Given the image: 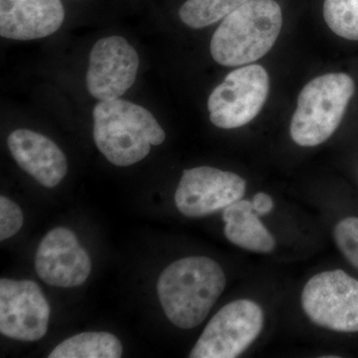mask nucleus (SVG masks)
I'll return each instance as SVG.
<instances>
[{
  "mask_svg": "<svg viewBox=\"0 0 358 358\" xmlns=\"http://www.w3.org/2000/svg\"><path fill=\"white\" fill-rule=\"evenodd\" d=\"M226 287L223 268L208 257H186L164 268L157 291L162 310L182 329L199 326Z\"/></svg>",
  "mask_w": 358,
  "mask_h": 358,
  "instance_id": "1",
  "label": "nucleus"
},
{
  "mask_svg": "<svg viewBox=\"0 0 358 358\" xmlns=\"http://www.w3.org/2000/svg\"><path fill=\"white\" fill-rule=\"evenodd\" d=\"M93 121L96 148L114 166H133L148 157L152 145L166 140L150 110L122 99L100 101L94 108Z\"/></svg>",
  "mask_w": 358,
  "mask_h": 358,
  "instance_id": "2",
  "label": "nucleus"
},
{
  "mask_svg": "<svg viewBox=\"0 0 358 358\" xmlns=\"http://www.w3.org/2000/svg\"><path fill=\"white\" fill-rule=\"evenodd\" d=\"M282 26V9L275 0H249L214 32L212 58L227 67L251 64L272 49Z\"/></svg>",
  "mask_w": 358,
  "mask_h": 358,
  "instance_id": "3",
  "label": "nucleus"
},
{
  "mask_svg": "<svg viewBox=\"0 0 358 358\" xmlns=\"http://www.w3.org/2000/svg\"><path fill=\"white\" fill-rule=\"evenodd\" d=\"M355 91L352 78L329 73L312 80L301 90L292 117V140L305 148L317 147L333 136L343 121Z\"/></svg>",
  "mask_w": 358,
  "mask_h": 358,
  "instance_id": "4",
  "label": "nucleus"
},
{
  "mask_svg": "<svg viewBox=\"0 0 358 358\" xmlns=\"http://www.w3.org/2000/svg\"><path fill=\"white\" fill-rule=\"evenodd\" d=\"M301 303L317 326L338 333H358V280L345 271L313 275L303 287Z\"/></svg>",
  "mask_w": 358,
  "mask_h": 358,
  "instance_id": "5",
  "label": "nucleus"
},
{
  "mask_svg": "<svg viewBox=\"0 0 358 358\" xmlns=\"http://www.w3.org/2000/svg\"><path fill=\"white\" fill-rule=\"evenodd\" d=\"M265 315L256 301H231L208 322L190 358H235L246 352L262 333Z\"/></svg>",
  "mask_w": 358,
  "mask_h": 358,
  "instance_id": "6",
  "label": "nucleus"
},
{
  "mask_svg": "<svg viewBox=\"0 0 358 358\" xmlns=\"http://www.w3.org/2000/svg\"><path fill=\"white\" fill-rule=\"evenodd\" d=\"M268 88V75L261 65L243 66L233 71L209 96L212 124L225 129L249 124L265 105Z\"/></svg>",
  "mask_w": 358,
  "mask_h": 358,
  "instance_id": "7",
  "label": "nucleus"
},
{
  "mask_svg": "<svg viewBox=\"0 0 358 358\" xmlns=\"http://www.w3.org/2000/svg\"><path fill=\"white\" fill-rule=\"evenodd\" d=\"M246 181L230 171L199 166L183 171L174 200L178 211L200 218L225 209L243 197Z\"/></svg>",
  "mask_w": 358,
  "mask_h": 358,
  "instance_id": "8",
  "label": "nucleus"
},
{
  "mask_svg": "<svg viewBox=\"0 0 358 358\" xmlns=\"http://www.w3.org/2000/svg\"><path fill=\"white\" fill-rule=\"evenodd\" d=\"M50 306L36 282L0 280V333L9 338L37 341L47 333Z\"/></svg>",
  "mask_w": 358,
  "mask_h": 358,
  "instance_id": "9",
  "label": "nucleus"
},
{
  "mask_svg": "<svg viewBox=\"0 0 358 358\" xmlns=\"http://www.w3.org/2000/svg\"><path fill=\"white\" fill-rule=\"evenodd\" d=\"M140 58L133 46L121 36L99 40L90 52L86 85L90 95L99 101L119 99L138 75Z\"/></svg>",
  "mask_w": 358,
  "mask_h": 358,
  "instance_id": "10",
  "label": "nucleus"
},
{
  "mask_svg": "<svg viewBox=\"0 0 358 358\" xmlns=\"http://www.w3.org/2000/svg\"><path fill=\"white\" fill-rule=\"evenodd\" d=\"M35 270L40 279L58 288H75L88 279L91 259L76 234L64 227L45 235L35 255Z\"/></svg>",
  "mask_w": 358,
  "mask_h": 358,
  "instance_id": "11",
  "label": "nucleus"
},
{
  "mask_svg": "<svg viewBox=\"0 0 358 358\" xmlns=\"http://www.w3.org/2000/svg\"><path fill=\"white\" fill-rule=\"evenodd\" d=\"M64 20L61 0H0V35L3 38H44L58 31Z\"/></svg>",
  "mask_w": 358,
  "mask_h": 358,
  "instance_id": "12",
  "label": "nucleus"
},
{
  "mask_svg": "<svg viewBox=\"0 0 358 358\" xmlns=\"http://www.w3.org/2000/svg\"><path fill=\"white\" fill-rule=\"evenodd\" d=\"M7 145L16 164L44 187H55L67 174L64 152L43 134L15 129L9 134Z\"/></svg>",
  "mask_w": 358,
  "mask_h": 358,
  "instance_id": "13",
  "label": "nucleus"
},
{
  "mask_svg": "<svg viewBox=\"0 0 358 358\" xmlns=\"http://www.w3.org/2000/svg\"><path fill=\"white\" fill-rule=\"evenodd\" d=\"M224 234L231 243L255 253L274 251L275 240L254 211L252 201L238 200L223 211Z\"/></svg>",
  "mask_w": 358,
  "mask_h": 358,
  "instance_id": "14",
  "label": "nucleus"
},
{
  "mask_svg": "<svg viewBox=\"0 0 358 358\" xmlns=\"http://www.w3.org/2000/svg\"><path fill=\"white\" fill-rule=\"evenodd\" d=\"M121 341L105 331H88L65 339L54 348L49 358H120Z\"/></svg>",
  "mask_w": 358,
  "mask_h": 358,
  "instance_id": "15",
  "label": "nucleus"
},
{
  "mask_svg": "<svg viewBox=\"0 0 358 358\" xmlns=\"http://www.w3.org/2000/svg\"><path fill=\"white\" fill-rule=\"evenodd\" d=\"M249 0H186L179 18L192 29H201L227 17Z\"/></svg>",
  "mask_w": 358,
  "mask_h": 358,
  "instance_id": "16",
  "label": "nucleus"
},
{
  "mask_svg": "<svg viewBox=\"0 0 358 358\" xmlns=\"http://www.w3.org/2000/svg\"><path fill=\"white\" fill-rule=\"evenodd\" d=\"M324 18L336 35L358 41V0H324Z\"/></svg>",
  "mask_w": 358,
  "mask_h": 358,
  "instance_id": "17",
  "label": "nucleus"
},
{
  "mask_svg": "<svg viewBox=\"0 0 358 358\" xmlns=\"http://www.w3.org/2000/svg\"><path fill=\"white\" fill-rule=\"evenodd\" d=\"M334 239L346 260L358 270V217L339 221L334 229Z\"/></svg>",
  "mask_w": 358,
  "mask_h": 358,
  "instance_id": "18",
  "label": "nucleus"
},
{
  "mask_svg": "<svg viewBox=\"0 0 358 358\" xmlns=\"http://www.w3.org/2000/svg\"><path fill=\"white\" fill-rule=\"evenodd\" d=\"M23 225V213L15 202L0 197V240L8 239L20 232Z\"/></svg>",
  "mask_w": 358,
  "mask_h": 358,
  "instance_id": "19",
  "label": "nucleus"
},
{
  "mask_svg": "<svg viewBox=\"0 0 358 358\" xmlns=\"http://www.w3.org/2000/svg\"><path fill=\"white\" fill-rule=\"evenodd\" d=\"M252 205H253L254 211L260 216L267 215L274 208L272 197L264 192L257 193L252 200Z\"/></svg>",
  "mask_w": 358,
  "mask_h": 358,
  "instance_id": "20",
  "label": "nucleus"
}]
</instances>
